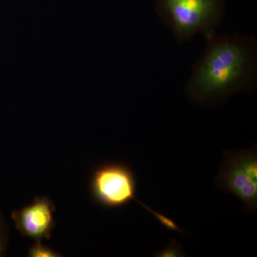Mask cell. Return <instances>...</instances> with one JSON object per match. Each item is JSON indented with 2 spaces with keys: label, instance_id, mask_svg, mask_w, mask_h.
<instances>
[{
  "label": "cell",
  "instance_id": "6da1fadb",
  "mask_svg": "<svg viewBox=\"0 0 257 257\" xmlns=\"http://www.w3.org/2000/svg\"><path fill=\"white\" fill-rule=\"evenodd\" d=\"M205 38V49L186 85L187 97L196 104L214 106L232 94L253 91L256 79L253 37L214 32Z\"/></svg>",
  "mask_w": 257,
  "mask_h": 257
},
{
  "label": "cell",
  "instance_id": "7a4b0ae2",
  "mask_svg": "<svg viewBox=\"0 0 257 257\" xmlns=\"http://www.w3.org/2000/svg\"><path fill=\"white\" fill-rule=\"evenodd\" d=\"M157 14L179 43L216 32L224 19L225 0H155Z\"/></svg>",
  "mask_w": 257,
  "mask_h": 257
},
{
  "label": "cell",
  "instance_id": "3957f363",
  "mask_svg": "<svg viewBox=\"0 0 257 257\" xmlns=\"http://www.w3.org/2000/svg\"><path fill=\"white\" fill-rule=\"evenodd\" d=\"M90 192L94 200L103 207L120 208L135 200L155 216L159 222L165 215L153 210L137 199V179L131 167L120 162H106L93 171Z\"/></svg>",
  "mask_w": 257,
  "mask_h": 257
},
{
  "label": "cell",
  "instance_id": "277c9868",
  "mask_svg": "<svg viewBox=\"0 0 257 257\" xmlns=\"http://www.w3.org/2000/svg\"><path fill=\"white\" fill-rule=\"evenodd\" d=\"M224 160L214 179L218 189L239 197L248 213L257 209L256 147L249 150L223 152Z\"/></svg>",
  "mask_w": 257,
  "mask_h": 257
},
{
  "label": "cell",
  "instance_id": "5b68a950",
  "mask_svg": "<svg viewBox=\"0 0 257 257\" xmlns=\"http://www.w3.org/2000/svg\"><path fill=\"white\" fill-rule=\"evenodd\" d=\"M56 207L47 197H36L33 202L12 213L15 227L23 236L40 241L50 239L56 224Z\"/></svg>",
  "mask_w": 257,
  "mask_h": 257
},
{
  "label": "cell",
  "instance_id": "8992f818",
  "mask_svg": "<svg viewBox=\"0 0 257 257\" xmlns=\"http://www.w3.org/2000/svg\"><path fill=\"white\" fill-rule=\"evenodd\" d=\"M28 256L30 257H59L62 256L52 248L42 244L40 241L31 246L29 249Z\"/></svg>",
  "mask_w": 257,
  "mask_h": 257
},
{
  "label": "cell",
  "instance_id": "52a82bcc",
  "mask_svg": "<svg viewBox=\"0 0 257 257\" xmlns=\"http://www.w3.org/2000/svg\"><path fill=\"white\" fill-rule=\"evenodd\" d=\"M158 257H182L185 256V253L184 252L183 248L180 243L172 239L170 241V245L167 247L161 250L160 252L155 255Z\"/></svg>",
  "mask_w": 257,
  "mask_h": 257
},
{
  "label": "cell",
  "instance_id": "ba28073f",
  "mask_svg": "<svg viewBox=\"0 0 257 257\" xmlns=\"http://www.w3.org/2000/svg\"><path fill=\"white\" fill-rule=\"evenodd\" d=\"M8 244V231L6 225L0 214V256H3L5 253Z\"/></svg>",
  "mask_w": 257,
  "mask_h": 257
}]
</instances>
